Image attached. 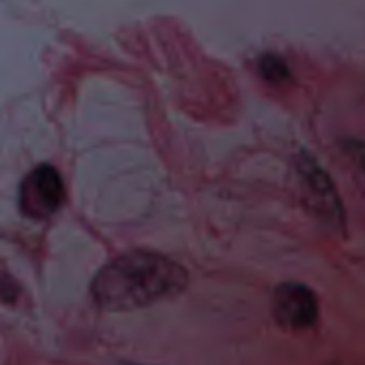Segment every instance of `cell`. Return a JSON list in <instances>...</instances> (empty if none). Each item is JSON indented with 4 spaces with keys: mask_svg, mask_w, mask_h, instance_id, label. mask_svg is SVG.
I'll use <instances>...</instances> for the list:
<instances>
[{
    "mask_svg": "<svg viewBox=\"0 0 365 365\" xmlns=\"http://www.w3.org/2000/svg\"><path fill=\"white\" fill-rule=\"evenodd\" d=\"M259 68H261V75L267 79V81H274V83H284L291 79V68L287 66V62L278 56H263V60L259 62Z\"/></svg>",
    "mask_w": 365,
    "mask_h": 365,
    "instance_id": "cell-5",
    "label": "cell"
},
{
    "mask_svg": "<svg viewBox=\"0 0 365 365\" xmlns=\"http://www.w3.org/2000/svg\"><path fill=\"white\" fill-rule=\"evenodd\" d=\"M64 182L51 165H38L19 184L17 203L26 218H51L64 203Z\"/></svg>",
    "mask_w": 365,
    "mask_h": 365,
    "instance_id": "cell-2",
    "label": "cell"
},
{
    "mask_svg": "<svg viewBox=\"0 0 365 365\" xmlns=\"http://www.w3.org/2000/svg\"><path fill=\"white\" fill-rule=\"evenodd\" d=\"M188 284L186 269L148 250H133L105 265L92 280L90 293L107 312H130L180 295Z\"/></svg>",
    "mask_w": 365,
    "mask_h": 365,
    "instance_id": "cell-1",
    "label": "cell"
},
{
    "mask_svg": "<svg viewBox=\"0 0 365 365\" xmlns=\"http://www.w3.org/2000/svg\"><path fill=\"white\" fill-rule=\"evenodd\" d=\"M299 171H302V182L308 195V205L314 210V214L323 218V222L338 227L342 218V205L336 197V190L327 173H323L310 156H304L299 160Z\"/></svg>",
    "mask_w": 365,
    "mask_h": 365,
    "instance_id": "cell-4",
    "label": "cell"
},
{
    "mask_svg": "<svg viewBox=\"0 0 365 365\" xmlns=\"http://www.w3.org/2000/svg\"><path fill=\"white\" fill-rule=\"evenodd\" d=\"M274 319L287 329H308L319 317L314 293L299 282H284L274 293Z\"/></svg>",
    "mask_w": 365,
    "mask_h": 365,
    "instance_id": "cell-3",
    "label": "cell"
}]
</instances>
